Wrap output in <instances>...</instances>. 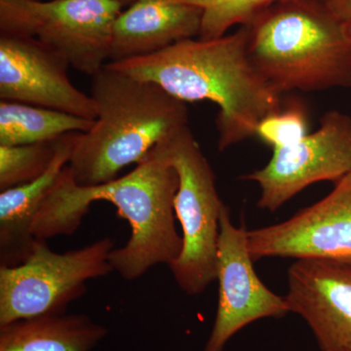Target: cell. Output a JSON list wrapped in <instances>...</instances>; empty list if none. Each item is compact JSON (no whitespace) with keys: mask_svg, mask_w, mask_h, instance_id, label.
<instances>
[{"mask_svg":"<svg viewBox=\"0 0 351 351\" xmlns=\"http://www.w3.org/2000/svg\"><path fill=\"white\" fill-rule=\"evenodd\" d=\"M309 112L304 101L290 97L282 105L258 122L255 136L272 149L295 144L308 132Z\"/></svg>","mask_w":351,"mask_h":351,"instance_id":"19","label":"cell"},{"mask_svg":"<svg viewBox=\"0 0 351 351\" xmlns=\"http://www.w3.org/2000/svg\"><path fill=\"white\" fill-rule=\"evenodd\" d=\"M71 64L38 39L0 34V99L95 120L96 103L71 82Z\"/></svg>","mask_w":351,"mask_h":351,"instance_id":"11","label":"cell"},{"mask_svg":"<svg viewBox=\"0 0 351 351\" xmlns=\"http://www.w3.org/2000/svg\"><path fill=\"white\" fill-rule=\"evenodd\" d=\"M156 147L179 177L174 210L182 226V248L169 267L182 291L197 295L217 280L219 223L226 205L219 197L214 171L189 126Z\"/></svg>","mask_w":351,"mask_h":351,"instance_id":"5","label":"cell"},{"mask_svg":"<svg viewBox=\"0 0 351 351\" xmlns=\"http://www.w3.org/2000/svg\"><path fill=\"white\" fill-rule=\"evenodd\" d=\"M107 328L84 314H60L0 326V351H91Z\"/></svg>","mask_w":351,"mask_h":351,"instance_id":"15","label":"cell"},{"mask_svg":"<svg viewBox=\"0 0 351 351\" xmlns=\"http://www.w3.org/2000/svg\"><path fill=\"white\" fill-rule=\"evenodd\" d=\"M94 120L18 101H0V145L52 142L69 133H84Z\"/></svg>","mask_w":351,"mask_h":351,"instance_id":"16","label":"cell"},{"mask_svg":"<svg viewBox=\"0 0 351 351\" xmlns=\"http://www.w3.org/2000/svg\"><path fill=\"white\" fill-rule=\"evenodd\" d=\"M198 7L202 22L198 38L212 39L225 36L234 25H248L277 2L284 0H177Z\"/></svg>","mask_w":351,"mask_h":351,"instance_id":"18","label":"cell"},{"mask_svg":"<svg viewBox=\"0 0 351 351\" xmlns=\"http://www.w3.org/2000/svg\"><path fill=\"white\" fill-rule=\"evenodd\" d=\"M117 1H119L120 3L123 4L124 6H129L131 5L134 1H136V0H117Z\"/></svg>","mask_w":351,"mask_h":351,"instance_id":"21","label":"cell"},{"mask_svg":"<svg viewBox=\"0 0 351 351\" xmlns=\"http://www.w3.org/2000/svg\"><path fill=\"white\" fill-rule=\"evenodd\" d=\"M325 5L341 22L351 24V0H323Z\"/></svg>","mask_w":351,"mask_h":351,"instance_id":"20","label":"cell"},{"mask_svg":"<svg viewBox=\"0 0 351 351\" xmlns=\"http://www.w3.org/2000/svg\"><path fill=\"white\" fill-rule=\"evenodd\" d=\"M248 230L233 225L225 207L219 223V302L213 327L203 351H225L230 339L263 318H283L290 313L285 297L269 290L254 269Z\"/></svg>","mask_w":351,"mask_h":351,"instance_id":"9","label":"cell"},{"mask_svg":"<svg viewBox=\"0 0 351 351\" xmlns=\"http://www.w3.org/2000/svg\"><path fill=\"white\" fill-rule=\"evenodd\" d=\"M59 140L38 144L0 145V191L40 177L52 163Z\"/></svg>","mask_w":351,"mask_h":351,"instance_id":"17","label":"cell"},{"mask_svg":"<svg viewBox=\"0 0 351 351\" xmlns=\"http://www.w3.org/2000/svg\"><path fill=\"white\" fill-rule=\"evenodd\" d=\"M247 27L212 39L189 38L147 56L108 62L127 75L154 82L184 103L218 105V147L226 151L254 137L258 122L282 105L252 64Z\"/></svg>","mask_w":351,"mask_h":351,"instance_id":"2","label":"cell"},{"mask_svg":"<svg viewBox=\"0 0 351 351\" xmlns=\"http://www.w3.org/2000/svg\"><path fill=\"white\" fill-rule=\"evenodd\" d=\"M247 27L252 64L283 95L351 88V34L323 0H284Z\"/></svg>","mask_w":351,"mask_h":351,"instance_id":"4","label":"cell"},{"mask_svg":"<svg viewBox=\"0 0 351 351\" xmlns=\"http://www.w3.org/2000/svg\"><path fill=\"white\" fill-rule=\"evenodd\" d=\"M348 25V31H350V34H351V24Z\"/></svg>","mask_w":351,"mask_h":351,"instance_id":"22","label":"cell"},{"mask_svg":"<svg viewBox=\"0 0 351 351\" xmlns=\"http://www.w3.org/2000/svg\"><path fill=\"white\" fill-rule=\"evenodd\" d=\"M112 239H103L77 250L55 253L38 240L27 261L0 267V326L14 321L60 315L86 292L88 280L113 271Z\"/></svg>","mask_w":351,"mask_h":351,"instance_id":"6","label":"cell"},{"mask_svg":"<svg viewBox=\"0 0 351 351\" xmlns=\"http://www.w3.org/2000/svg\"><path fill=\"white\" fill-rule=\"evenodd\" d=\"M202 11L177 0H136L115 20L110 62L125 61L199 36Z\"/></svg>","mask_w":351,"mask_h":351,"instance_id":"13","label":"cell"},{"mask_svg":"<svg viewBox=\"0 0 351 351\" xmlns=\"http://www.w3.org/2000/svg\"><path fill=\"white\" fill-rule=\"evenodd\" d=\"M117 0H0V34L38 39L94 76L110 61Z\"/></svg>","mask_w":351,"mask_h":351,"instance_id":"7","label":"cell"},{"mask_svg":"<svg viewBox=\"0 0 351 351\" xmlns=\"http://www.w3.org/2000/svg\"><path fill=\"white\" fill-rule=\"evenodd\" d=\"M178 188L177 172L156 147L130 173L100 186H80L66 166L36 215L32 234L45 241L71 235L92 203L108 201L132 230L128 242L110 253V265L126 280H135L157 265L170 267L181 253L175 225Z\"/></svg>","mask_w":351,"mask_h":351,"instance_id":"1","label":"cell"},{"mask_svg":"<svg viewBox=\"0 0 351 351\" xmlns=\"http://www.w3.org/2000/svg\"><path fill=\"white\" fill-rule=\"evenodd\" d=\"M254 261L265 258L351 261V173L323 199L282 223L248 230Z\"/></svg>","mask_w":351,"mask_h":351,"instance_id":"10","label":"cell"},{"mask_svg":"<svg viewBox=\"0 0 351 351\" xmlns=\"http://www.w3.org/2000/svg\"><path fill=\"white\" fill-rule=\"evenodd\" d=\"M97 117L80 133L69 163L76 184L95 186L119 178L176 132L189 126L186 103L154 82L106 64L92 76Z\"/></svg>","mask_w":351,"mask_h":351,"instance_id":"3","label":"cell"},{"mask_svg":"<svg viewBox=\"0 0 351 351\" xmlns=\"http://www.w3.org/2000/svg\"><path fill=\"white\" fill-rule=\"evenodd\" d=\"M80 134L60 138L52 163L38 179L0 191V267H16L31 256L38 241L32 234L34 219L69 165Z\"/></svg>","mask_w":351,"mask_h":351,"instance_id":"14","label":"cell"},{"mask_svg":"<svg viewBox=\"0 0 351 351\" xmlns=\"http://www.w3.org/2000/svg\"><path fill=\"white\" fill-rule=\"evenodd\" d=\"M351 173V117L339 110L323 115L317 130L289 147L274 149L261 169L242 179L260 188L258 206L276 212L311 184L338 182Z\"/></svg>","mask_w":351,"mask_h":351,"instance_id":"8","label":"cell"},{"mask_svg":"<svg viewBox=\"0 0 351 351\" xmlns=\"http://www.w3.org/2000/svg\"><path fill=\"white\" fill-rule=\"evenodd\" d=\"M285 299L321 351H351V261L295 260L288 269Z\"/></svg>","mask_w":351,"mask_h":351,"instance_id":"12","label":"cell"}]
</instances>
